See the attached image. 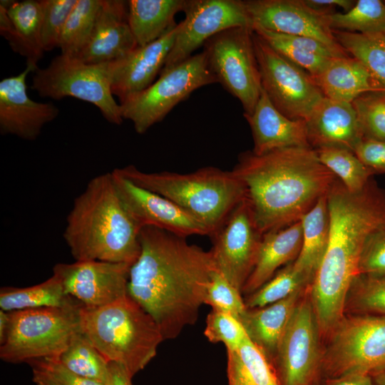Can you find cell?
Segmentation results:
<instances>
[{"label":"cell","mask_w":385,"mask_h":385,"mask_svg":"<svg viewBox=\"0 0 385 385\" xmlns=\"http://www.w3.org/2000/svg\"><path fill=\"white\" fill-rule=\"evenodd\" d=\"M139 239L128 294L153 318L165 340L175 339L198 319L216 270L212 253L153 226L142 227Z\"/></svg>","instance_id":"obj_1"},{"label":"cell","mask_w":385,"mask_h":385,"mask_svg":"<svg viewBox=\"0 0 385 385\" xmlns=\"http://www.w3.org/2000/svg\"><path fill=\"white\" fill-rule=\"evenodd\" d=\"M232 171L245 188L262 235L299 221L338 179L319 160L314 149L304 147L260 155L243 152Z\"/></svg>","instance_id":"obj_2"},{"label":"cell","mask_w":385,"mask_h":385,"mask_svg":"<svg viewBox=\"0 0 385 385\" xmlns=\"http://www.w3.org/2000/svg\"><path fill=\"white\" fill-rule=\"evenodd\" d=\"M327 202L329 243L309 295L317 313L336 317L344 312L366 242L385 228V192L372 178L356 193L337 179L327 195Z\"/></svg>","instance_id":"obj_3"},{"label":"cell","mask_w":385,"mask_h":385,"mask_svg":"<svg viewBox=\"0 0 385 385\" xmlns=\"http://www.w3.org/2000/svg\"><path fill=\"white\" fill-rule=\"evenodd\" d=\"M142 227L125 205L112 172L93 178L74 200L63 237L76 261L133 265Z\"/></svg>","instance_id":"obj_4"},{"label":"cell","mask_w":385,"mask_h":385,"mask_svg":"<svg viewBox=\"0 0 385 385\" xmlns=\"http://www.w3.org/2000/svg\"><path fill=\"white\" fill-rule=\"evenodd\" d=\"M116 170L135 184L180 207L205 227L210 238L246 197L244 185L232 171L215 167L189 173H148L133 165Z\"/></svg>","instance_id":"obj_5"},{"label":"cell","mask_w":385,"mask_h":385,"mask_svg":"<svg viewBox=\"0 0 385 385\" xmlns=\"http://www.w3.org/2000/svg\"><path fill=\"white\" fill-rule=\"evenodd\" d=\"M80 329L108 362L133 376L165 340L153 318L128 294L102 307L79 309Z\"/></svg>","instance_id":"obj_6"},{"label":"cell","mask_w":385,"mask_h":385,"mask_svg":"<svg viewBox=\"0 0 385 385\" xmlns=\"http://www.w3.org/2000/svg\"><path fill=\"white\" fill-rule=\"evenodd\" d=\"M81 306L10 312L8 332L0 345L1 359L16 364L58 358L81 330Z\"/></svg>","instance_id":"obj_7"},{"label":"cell","mask_w":385,"mask_h":385,"mask_svg":"<svg viewBox=\"0 0 385 385\" xmlns=\"http://www.w3.org/2000/svg\"><path fill=\"white\" fill-rule=\"evenodd\" d=\"M324 342L322 382L385 368V316L344 314Z\"/></svg>","instance_id":"obj_8"},{"label":"cell","mask_w":385,"mask_h":385,"mask_svg":"<svg viewBox=\"0 0 385 385\" xmlns=\"http://www.w3.org/2000/svg\"><path fill=\"white\" fill-rule=\"evenodd\" d=\"M216 83L203 51L160 72L148 88L119 103L121 115L132 122L136 133L143 134L194 91Z\"/></svg>","instance_id":"obj_9"},{"label":"cell","mask_w":385,"mask_h":385,"mask_svg":"<svg viewBox=\"0 0 385 385\" xmlns=\"http://www.w3.org/2000/svg\"><path fill=\"white\" fill-rule=\"evenodd\" d=\"M31 88L41 97L86 101L96 106L110 123H123L120 104L111 91L108 63L91 64L61 53L46 68L36 70Z\"/></svg>","instance_id":"obj_10"},{"label":"cell","mask_w":385,"mask_h":385,"mask_svg":"<svg viewBox=\"0 0 385 385\" xmlns=\"http://www.w3.org/2000/svg\"><path fill=\"white\" fill-rule=\"evenodd\" d=\"M203 46L217 82L240 101L244 115H251L262 91L252 27L225 29L209 38Z\"/></svg>","instance_id":"obj_11"},{"label":"cell","mask_w":385,"mask_h":385,"mask_svg":"<svg viewBox=\"0 0 385 385\" xmlns=\"http://www.w3.org/2000/svg\"><path fill=\"white\" fill-rule=\"evenodd\" d=\"M309 289L295 307L272 361L279 385L322 382L323 344Z\"/></svg>","instance_id":"obj_12"},{"label":"cell","mask_w":385,"mask_h":385,"mask_svg":"<svg viewBox=\"0 0 385 385\" xmlns=\"http://www.w3.org/2000/svg\"><path fill=\"white\" fill-rule=\"evenodd\" d=\"M253 43L262 88L272 103L288 118L306 120L324 97L313 78L254 31Z\"/></svg>","instance_id":"obj_13"},{"label":"cell","mask_w":385,"mask_h":385,"mask_svg":"<svg viewBox=\"0 0 385 385\" xmlns=\"http://www.w3.org/2000/svg\"><path fill=\"white\" fill-rule=\"evenodd\" d=\"M185 19L160 72L185 61L215 34L233 27H252L241 0H185Z\"/></svg>","instance_id":"obj_14"},{"label":"cell","mask_w":385,"mask_h":385,"mask_svg":"<svg viewBox=\"0 0 385 385\" xmlns=\"http://www.w3.org/2000/svg\"><path fill=\"white\" fill-rule=\"evenodd\" d=\"M262 236L245 198L211 237L216 270L241 292L255 266Z\"/></svg>","instance_id":"obj_15"},{"label":"cell","mask_w":385,"mask_h":385,"mask_svg":"<svg viewBox=\"0 0 385 385\" xmlns=\"http://www.w3.org/2000/svg\"><path fill=\"white\" fill-rule=\"evenodd\" d=\"M131 265L98 260L58 263L53 268L65 292L83 307L107 305L128 294Z\"/></svg>","instance_id":"obj_16"},{"label":"cell","mask_w":385,"mask_h":385,"mask_svg":"<svg viewBox=\"0 0 385 385\" xmlns=\"http://www.w3.org/2000/svg\"><path fill=\"white\" fill-rule=\"evenodd\" d=\"M242 1L252 24L280 34L312 38L347 53L334 36L329 13L309 6L304 0Z\"/></svg>","instance_id":"obj_17"},{"label":"cell","mask_w":385,"mask_h":385,"mask_svg":"<svg viewBox=\"0 0 385 385\" xmlns=\"http://www.w3.org/2000/svg\"><path fill=\"white\" fill-rule=\"evenodd\" d=\"M120 195L127 209L141 227L153 226L176 235H207L205 227L169 199L140 187L112 171Z\"/></svg>","instance_id":"obj_18"},{"label":"cell","mask_w":385,"mask_h":385,"mask_svg":"<svg viewBox=\"0 0 385 385\" xmlns=\"http://www.w3.org/2000/svg\"><path fill=\"white\" fill-rule=\"evenodd\" d=\"M36 68L27 66L17 76L0 81V131L26 140H34L42 128L58 115V108L51 102L41 103L27 93L26 78Z\"/></svg>","instance_id":"obj_19"},{"label":"cell","mask_w":385,"mask_h":385,"mask_svg":"<svg viewBox=\"0 0 385 385\" xmlns=\"http://www.w3.org/2000/svg\"><path fill=\"white\" fill-rule=\"evenodd\" d=\"M180 26L179 23L156 41L138 46L125 57L108 63L111 91L120 103L153 83L165 65Z\"/></svg>","instance_id":"obj_20"},{"label":"cell","mask_w":385,"mask_h":385,"mask_svg":"<svg viewBox=\"0 0 385 385\" xmlns=\"http://www.w3.org/2000/svg\"><path fill=\"white\" fill-rule=\"evenodd\" d=\"M128 1L102 0L93 30L83 49L76 57L91 64L120 59L138 44L128 24Z\"/></svg>","instance_id":"obj_21"},{"label":"cell","mask_w":385,"mask_h":385,"mask_svg":"<svg viewBox=\"0 0 385 385\" xmlns=\"http://www.w3.org/2000/svg\"><path fill=\"white\" fill-rule=\"evenodd\" d=\"M305 122L308 141L313 149L338 147L354 152L363 140L350 103L324 97Z\"/></svg>","instance_id":"obj_22"},{"label":"cell","mask_w":385,"mask_h":385,"mask_svg":"<svg viewBox=\"0 0 385 385\" xmlns=\"http://www.w3.org/2000/svg\"><path fill=\"white\" fill-rule=\"evenodd\" d=\"M252 131V153L263 155L293 147L311 148L305 120H292L280 113L262 89L253 113L244 115Z\"/></svg>","instance_id":"obj_23"},{"label":"cell","mask_w":385,"mask_h":385,"mask_svg":"<svg viewBox=\"0 0 385 385\" xmlns=\"http://www.w3.org/2000/svg\"><path fill=\"white\" fill-rule=\"evenodd\" d=\"M41 0L0 1V32L26 65L38 68L44 51L41 43Z\"/></svg>","instance_id":"obj_24"},{"label":"cell","mask_w":385,"mask_h":385,"mask_svg":"<svg viewBox=\"0 0 385 385\" xmlns=\"http://www.w3.org/2000/svg\"><path fill=\"white\" fill-rule=\"evenodd\" d=\"M302 239L300 220L264 234L255 266L242 294H252L270 280L279 267L294 262L300 252Z\"/></svg>","instance_id":"obj_25"},{"label":"cell","mask_w":385,"mask_h":385,"mask_svg":"<svg viewBox=\"0 0 385 385\" xmlns=\"http://www.w3.org/2000/svg\"><path fill=\"white\" fill-rule=\"evenodd\" d=\"M309 287L269 305L248 309L237 319L247 337L272 362L298 302Z\"/></svg>","instance_id":"obj_26"},{"label":"cell","mask_w":385,"mask_h":385,"mask_svg":"<svg viewBox=\"0 0 385 385\" xmlns=\"http://www.w3.org/2000/svg\"><path fill=\"white\" fill-rule=\"evenodd\" d=\"M313 79L324 97L350 103L364 93L385 91L364 64L349 56L332 58Z\"/></svg>","instance_id":"obj_27"},{"label":"cell","mask_w":385,"mask_h":385,"mask_svg":"<svg viewBox=\"0 0 385 385\" xmlns=\"http://www.w3.org/2000/svg\"><path fill=\"white\" fill-rule=\"evenodd\" d=\"M254 32L280 55L307 71L317 76L332 58L346 57L322 42L306 36L280 34L252 24Z\"/></svg>","instance_id":"obj_28"},{"label":"cell","mask_w":385,"mask_h":385,"mask_svg":"<svg viewBox=\"0 0 385 385\" xmlns=\"http://www.w3.org/2000/svg\"><path fill=\"white\" fill-rule=\"evenodd\" d=\"M185 0L128 1V24L138 46L161 38L176 26L175 15L183 11Z\"/></svg>","instance_id":"obj_29"},{"label":"cell","mask_w":385,"mask_h":385,"mask_svg":"<svg viewBox=\"0 0 385 385\" xmlns=\"http://www.w3.org/2000/svg\"><path fill=\"white\" fill-rule=\"evenodd\" d=\"M300 221L302 245L295 267L312 282L327 251L329 238V214L327 195L321 197Z\"/></svg>","instance_id":"obj_30"},{"label":"cell","mask_w":385,"mask_h":385,"mask_svg":"<svg viewBox=\"0 0 385 385\" xmlns=\"http://www.w3.org/2000/svg\"><path fill=\"white\" fill-rule=\"evenodd\" d=\"M227 355L229 385H279L272 362L248 337Z\"/></svg>","instance_id":"obj_31"},{"label":"cell","mask_w":385,"mask_h":385,"mask_svg":"<svg viewBox=\"0 0 385 385\" xmlns=\"http://www.w3.org/2000/svg\"><path fill=\"white\" fill-rule=\"evenodd\" d=\"M81 305L65 292L60 279L53 274L43 282L34 286L24 288L6 287L0 291V308L8 312Z\"/></svg>","instance_id":"obj_32"},{"label":"cell","mask_w":385,"mask_h":385,"mask_svg":"<svg viewBox=\"0 0 385 385\" xmlns=\"http://www.w3.org/2000/svg\"><path fill=\"white\" fill-rule=\"evenodd\" d=\"M337 42L361 62L385 90V34L334 30Z\"/></svg>","instance_id":"obj_33"},{"label":"cell","mask_w":385,"mask_h":385,"mask_svg":"<svg viewBox=\"0 0 385 385\" xmlns=\"http://www.w3.org/2000/svg\"><path fill=\"white\" fill-rule=\"evenodd\" d=\"M71 371L106 385L109 379V364L88 339L78 332L67 348L58 358Z\"/></svg>","instance_id":"obj_34"},{"label":"cell","mask_w":385,"mask_h":385,"mask_svg":"<svg viewBox=\"0 0 385 385\" xmlns=\"http://www.w3.org/2000/svg\"><path fill=\"white\" fill-rule=\"evenodd\" d=\"M319 160L353 193L361 191L374 175L355 153L338 147L314 149Z\"/></svg>","instance_id":"obj_35"},{"label":"cell","mask_w":385,"mask_h":385,"mask_svg":"<svg viewBox=\"0 0 385 385\" xmlns=\"http://www.w3.org/2000/svg\"><path fill=\"white\" fill-rule=\"evenodd\" d=\"M102 0H78L65 24L59 44L61 53L77 57L93 30Z\"/></svg>","instance_id":"obj_36"},{"label":"cell","mask_w":385,"mask_h":385,"mask_svg":"<svg viewBox=\"0 0 385 385\" xmlns=\"http://www.w3.org/2000/svg\"><path fill=\"white\" fill-rule=\"evenodd\" d=\"M329 16L333 30L385 34V3L380 0H359L347 12Z\"/></svg>","instance_id":"obj_37"},{"label":"cell","mask_w":385,"mask_h":385,"mask_svg":"<svg viewBox=\"0 0 385 385\" xmlns=\"http://www.w3.org/2000/svg\"><path fill=\"white\" fill-rule=\"evenodd\" d=\"M311 281L292 262L245 300L248 309L262 307L282 300L292 294L310 287Z\"/></svg>","instance_id":"obj_38"},{"label":"cell","mask_w":385,"mask_h":385,"mask_svg":"<svg viewBox=\"0 0 385 385\" xmlns=\"http://www.w3.org/2000/svg\"><path fill=\"white\" fill-rule=\"evenodd\" d=\"M344 314L385 316V277L357 275L348 292Z\"/></svg>","instance_id":"obj_39"},{"label":"cell","mask_w":385,"mask_h":385,"mask_svg":"<svg viewBox=\"0 0 385 385\" xmlns=\"http://www.w3.org/2000/svg\"><path fill=\"white\" fill-rule=\"evenodd\" d=\"M363 139L385 140V91L364 93L351 102Z\"/></svg>","instance_id":"obj_40"},{"label":"cell","mask_w":385,"mask_h":385,"mask_svg":"<svg viewBox=\"0 0 385 385\" xmlns=\"http://www.w3.org/2000/svg\"><path fill=\"white\" fill-rule=\"evenodd\" d=\"M42 16L41 43L50 51L58 47L66 20L78 0H41Z\"/></svg>","instance_id":"obj_41"},{"label":"cell","mask_w":385,"mask_h":385,"mask_svg":"<svg viewBox=\"0 0 385 385\" xmlns=\"http://www.w3.org/2000/svg\"><path fill=\"white\" fill-rule=\"evenodd\" d=\"M204 304L238 318L247 309L242 292L217 270L208 283Z\"/></svg>","instance_id":"obj_42"},{"label":"cell","mask_w":385,"mask_h":385,"mask_svg":"<svg viewBox=\"0 0 385 385\" xmlns=\"http://www.w3.org/2000/svg\"><path fill=\"white\" fill-rule=\"evenodd\" d=\"M204 334L210 342L223 343L227 350L237 349L247 337L237 318L215 309L207 316Z\"/></svg>","instance_id":"obj_43"},{"label":"cell","mask_w":385,"mask_h":385,"mask_svg":"<svg viewBox=\"0 0 385 385\" xmlns=\"http://www.w3.org/2000/svg\"><path fill=\"white\" fill-rule=\"evenodd\" d=\"M385 277V228L373 233L362 250L358 275Z\"/></svg>","instance_id":"obj_44"},{"label":"cell","mask_w":385,"mask_h":385,"mask_svg":"<svg viewBox=\"0 0 385 385\" xmlns=\"http://www.w3.org/2000/svg\"><path fill=\"white\" fill-rule=\"evenodd\" d=\"M27 363L32 369L43 371L61 385H106L71 371L64 366L58 358L34 359Z\"/></svg>","instance_id":"obj_45"},{"label":"cell","mask_w":385,"mask_h":385,"mask_svg":"<svg viewBox=\"0 0 385 385\" xmlns=\"http://www.w3.org/2000/svg\"><path fill=\"white\" fill-rule=\"evenodd\" d=\"M354 153L373 173H385V140L363 139Z\"/></svg>","instance_id":"obj_46"},{"label":"cell","mask_w":385,"mask_h":385,"mask_svg":"<svg viewBox=\"0 0 385 385\" xmlns=\"http://www.w3.org/2000/svg\"><path fill=\"white\" fill-rule=\"evenodd\" d=\"M323 385H375L369 374H351L340 377L327 379Z\"/></svg>","instance_id":"obj_47"},{"label":"cell","mask_w":385,"mask_h":385,"mask_svg":"<svg viewBox=\"0 0 385 385\" xmlns=\"http://www.w3.org/2000/svg\"><path fill=\"white\" fill-rule=\"evenodd\" d=\"M304 1L312 8L326 12L332 7H340L347 12L355 4L351 0H304Z\"/></svg>","instance_id":"obj_48"},{"label":"cell","mask_w":385,"mask_h":385,"mask_svg":"<svg viewBox=\"0 0 385 385\" xmlns=\"http://www.w3.org/2000/svg\"><path fill=\"white\" fill-rule=\"evenodd\" d=\"M131 377L118 364L110 362L109 379L106 385H133Z\"/></svg>","instance_id":"obj_49"},{"label":"cell","mask_w":385,"mask_h":385,"mask_svg":"<svg viewBox=\"0 0 385 385\" xmlns=\"http://www.w3.org/2000/svg\"><path fill=\"white\" fill-rule=\"evenodd\" d=\"M33 381L36 385H61L43 371L33 369Z\"/></svg>","instance_id":"obj_50"},{"label":"cell","mask_w":385,"mask_h":385,"mask_svg":"<svg viewBox=\"0 0 385 385\" xmlns=\"http://www.w3.org/2000/svg\"><path fill=\"white\" fill-rule=\"evenodd\" d=\"M10 324V312L0 310V345L4 342Z\"/></svg>","instance_id":"obj_51"},{"label":"cell","mask_w":385,"mask_h":385,"mask_svg":"<svg viewBox=\"0 0 385 385\" xmlns=\"http://www.w3.org/2000/svg\"><path fill=\"white\" fill-rule=\"evenodd\" d=\"M375 385H385V368L371 375Z\"/></svg>","instance_id":"obj_52"}]
</instances>
